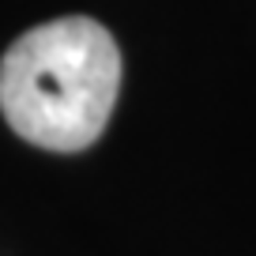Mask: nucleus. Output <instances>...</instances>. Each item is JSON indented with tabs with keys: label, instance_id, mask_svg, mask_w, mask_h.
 Instances as JSON below:
<instances>
[{
	"label": "nucleus",
	"instance_id": "f257e3e1",
	"mask_svg": "<svg viewBox=\"0 0 256 256\" xmlns=\"http://www.w3.org/2000/svg\"><path fill=\"white\" fill-rule=\"evenodd\" d=\"M120 90V49L102 23L64 16L16 38L0 60V110L26 144L83 151Z\"/></svg>",
	"mask_w": 256,
	"mask_h": 256
}]
</instances>
